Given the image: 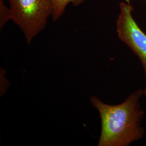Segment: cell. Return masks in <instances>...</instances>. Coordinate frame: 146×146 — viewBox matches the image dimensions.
Masks as SVG:
<instances>
[{"instance_id": "5", "label": "cell", "mask_w": 146, "mask_h": 146, "mask_svg": "<svg viewBox=\"0 0 146 146\" xmlns=\"http://www.w3.org/2000/svg\"><path fill=\"white\" fill-rule=\"evenodd\" d=\"M5 3L3 2V0H0V7L2 8V7H5Z\"/></svg>"}, {"instance_id": "4", "label": "cell", "mask_w": 146, "mask_h": 146, "mask_svg": "<svg viewBox=\"0 0 146 146\" xmlns=\"http://www.w3.org/2000/svg\"><path fill=\"white\" fill-rule=\"evenodd\" d=\"M53 3L52 21H56L62 15L66 8V7L72 3L74 5H78L82 3L84 0H52Z\"/></svg>"}, {"instance_id": "2", "label": "cell", "mask_w": 146, "mask_h": 146, "mask_svg": "<svg viewBox=\"0 0 146 146\" xmlns=\"http://www.w3.org/2000/svg\"><path fill=\"white\" fill-rule=\"evenodd\" d=\"M9 20L22 31L28 44L46 27L53 13L52 0H8Z\"/></svg>"}, {"instance_id": "3", "label": "cell", "mask_w": 146, "mask_h": 146, "mask_svg": "<svg viewBox=\"0 0 146 146\" xmlns=\"http://www.w3.org/2000/svg\"><path fill=\"white\" fill-rule=\"evenodd\" d=\"M119 14L116 20L118 37L140 59L145 76L144 95L146 96V34L136 22L133 8L129 1L120 2Z\"/></svg>"}, {"instance_id": "1", "label": "cell", "mask_w": 146, "mask_h": 146, "mask_svg": "<svg viewBox=\"0 0 146 146\" xmlns=\"http://www.w3.org/2000/svg\"><path fill=\"white\" fill-rule=\"evenodd\" d=\"M145 93L139 89L121 104L110 105L92 96L90 102L99 113L101 130L98 146H128L144 135L141 127L145 113L139 99Z\"/></svg>"}]
</instances>
